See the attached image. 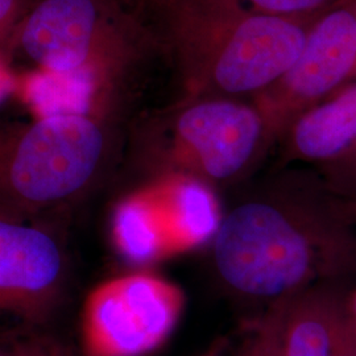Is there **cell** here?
<instances>
[{"mask_svg": "<svg viewBox=\"0 0 356 356\" xmlns=\"http://www.w3.org/2000/svg\"><path fill=\"white\" fill-rule=\"evenodd\" d=\"M342 198L329 186H280L235 204L211 242L218 277L275 304L355 272L354 211Z\"/></svg>", "mask_w": 356, "mask_h": 356, "instance_id": "cell-1", "label": "cell"}, {"mask_svg": "<svg viewBox=\"0 0 356 356\" xmlns=\"http://www.w3.org/2000/svg\"><path fill=\"white\" fill-rule=\"evenodd\" d=\"M110 114L57 113L0 120V211L51 220L102 176Z\"/></svg>", "mask_w": 356, "mask_h": 356, "instance_id": "cell-2", "label": "cell"}, {"mask_svg": "<svg viewBox=\"0 0 356 356\" xmlns=\"http://www.w3.org/2000/svg\"><path fill=\"white\" fill-rule=\"evenodd\" d=\"M115 0H33L1 51L69 82L97 108L113 107L115 76L135 51V29Z\"/></svg>", "mask_w": 356, "mask_h": 356, "instance_id": "cell-3", "label": "cell"}, {"mask_svg": "<svg viewBox=\"0 0 356 356\" xmlns=\"http://www.w3.org/2000/svg\"><path fill=\"white\" fill-rule=\"evenodd\" d=\"M269 134L257 106L204 98L149 122L139 160L149 178L185 175L211 185L229 182L252 165Z\"/></svg>", "mask_w": 356, "mask_h": 356, "instance_id": "cell-4", "label": "cell"}, {"mask_svg": "<svg viewBox=\"0 0 356 356\" xmlns=\"http://www.w3.org/2000/svg\"><path fill=\"white\" fill-rule=\"evenodd\" d=\"M225 213L211 184L166 175L115 204L111 238L128 263L148 266L213 242Z\"/></svg>", "mask_w": 356, "mask_h": 356, "instance_id": "cell-5", "label": "cell"}, {"mask_svg": "<svg viewBox=\"0 0 356 356\" xmlns=\"http://www.w3.org/2000/svg\"><path fill=\"white\" fill-rule=\"evenodd\" d=\"M185 294L172 281L135 272L103 281L88 294L81 314L83 356H144L176 329Z\"/></svg>", "mask_w": 356, "mask_h": 356, "instance_id": "cell-6", "label": "cell"}, {"mask_svg": "<svg viewBox=\"0 0 356 356\" xmlns=\"http://www.w3.org/2000/svg\"><path fill=\"white\" fill-rule=\"evenodd\" d=\"M69 260L63 229L0 211V332L42 331L63 304Z\"/></svg>", "mask_w": 356, "mask_h": 356, "instance_id": "cell-7", "label": "cell"}, {"mask_svg": "<svg viewBox=\"0 0 356 356\" xmlns=\"http://www.w3.org/2000/svg\"><path fill=\"white\" fill-rule=\"evenodd\" d=\"M306 38L304 28L288 17L247 15L218 38L209 56L207 81L227 95L263 91L292 70Z\"/></svg>", "mask_w": 356, "mask_h": 356, "instance_id": "cell-8", "label": "cell"}, {"mask_svg": "<svg viewBox=\"0 0 356 356\" xmlns=\"http://www.w3.org/2000/svg\"><path fill=\"white\" fill-rule=\"evenodd\" d=\"M356 66V11L327 13L307 33L305 48L292 70L257 104L269 132L291 124L307 104L337 89Z\"/></svg>", "mask_w": 356, "mask_h": 356, "instance_id": "cell-9", "label": "cell"}, {"mask_svg": "<svg viewBox=\"0 0 356 356\" xmlns=\"http://www.w3.org/2000/svg\"><path fill=\"white\" fill-rule=\"evenodd\" d=\"M335 284L285 298L282 356H356V318Z\"/></svg>", "mask_w": 356, "mask_h": 356, "instance_id": "cell-10", "label": "cell"}, {"mask_svg": "<svg viewBox=\"0 0 356 356\" xmlns=\"http://www.w3.org/2000/svg\"><path fill=\"white\" fill-rule=\"evenodd\" d=\"M289 147L305 161H337L356 147V86L296 116Z\"/></svg>", "mask_w": 356, "mask_h": 356, "instance_id": "cell-11", "label": "cell"}, {"mask_svg": "<svg viewBox=\"0 0 356 356\" xmlns=\"http://www.w3.org/2000/svg\"><path fill=\"white\" fill-rule=\"evenodd\" d=\"M285 300L272 304L254 337L235 356H282L281 335Z\"/></svg>", "mask_w": 356, "mask_h": 356, "instance_id": "cell-12", "label": "cell"}, {"mask_svg": "<svg viewBox=\"0 0 356 356\" xmlns=\"http://www.w3.org/2000/svg\"><path fill=\"white\" fill-rule=\"evenodd\" d=\"M0 356H73L42 331L0 332Z\"/></svg>", "mask_w": 356, "mask_h": 356, "instance_id": "cell-13", "label": "cell"}, {"mask_svg": "<svg viewBox=\"0 0 356 356\" xmlns=\"http://www.w3.org/2000/svg\"><path fill=\"white\" fill-rule=\"evenodd\" d=\"M335 163L329 176V188L342 197L356 194V147Z\"/></svg>", "mask_w": 356, "mask_h": 356, "instance_id": "cell-14", "label": "cell"}, {"mask_svg": "<svg viewBox=\"0 0 356 356\" xmlns=\"http://www.w3.org/2000/svg\"><path fill=\"white\" fill-rule=\"evenodd\" d=\"M257 13L273 16H291L296 13H309L323 6L327 0H247Z\"/></svg>", "mask_w": 356, "mask_h": 356, "instance_id": "cell-15", "label": "cell"}, {"mask_svg": "<svg viewBox=\"0 0 356 356\" xmlns=\"http://www.w3.org/2000/svg\"><path fill=\"white\" fill-rule=\"evenodd\" d=\"M33 0H0V49L24 17Z\"/></svg>", "mask_w": 356, "mask_h": 356, "instance_id": "cell-16", "label": "cell"}, {"mask_svg": "<svg viewBox=\"0 0 356 356\" xmlns=\"http://www.w3.org/2000/svg\"><path fill=\"white\" fill-rule=\"evenodd\" d=\"M348 302H350V309H351V312H353V314L356 318V293L353 298H348Z\"/></svg>", "mask_w": 356, "mask_h": 356, "instance_id": "cell-17", "label": "cell"}, {"mask_svg": "<svg viewBox=\"0 0 356 356\" xmlns=\"http://www.w3.org/2000/svg\"><path fill=\"white\" fill-rule=\"evenodd\" d=\"M115 1H118V3H119V4H122V6H123V3H124V1H126V0H115Z\"/></svg>", "mask_w": 356, "mask_h": 356, "instance_id": "cell-18", "label": "cell"}]
</instances>
